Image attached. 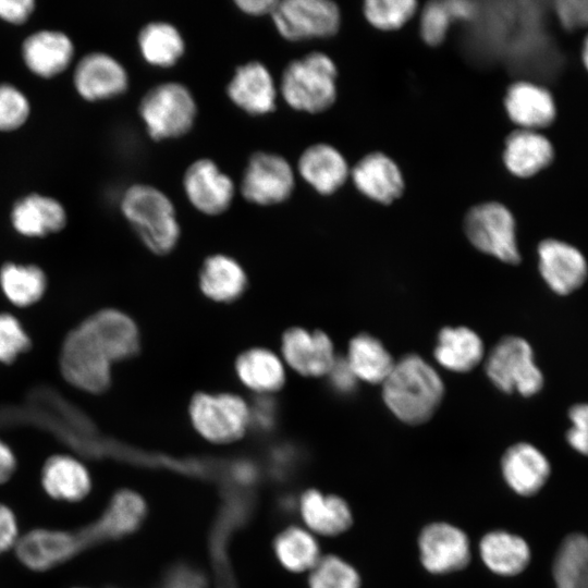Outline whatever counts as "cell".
Returning <instances> with one entry per match:
<instances>
[{"label": "cell", "mask_w": 588, "mask_h": 588, "mask_svg": "<svg viewBox=\"0 0 588 588\" xmlns=\"http://www.w3.org/2000/svg\"><path fill=\"white\" fill-rule=\"evenodd\" d=\"M381 385L385 406L397 419L408 425L429 420L444 395L441 377L417 354H408L396 360Z\"/></svg>", "instance_id": "1"}, {"label": "cell", "mask_w": 588, "mask_h": 588, "mask_svg": "<svg viewBox=\"0 0 588 588\" xmlns=\"http://www.w3.org/2000/svg\"><path fill=\"white\" fill-rule=\"evenodd\" d=\"M120 209L150 252L166 255L174 249L181 229L175 207L162 191L150 184H133L122 194Z\"/></svg>", "instance_id": "2"}, {"label": "cell", "mask_w": 588, "mask_h": 588, "mask_svg": "<svg viewBox=\"0 0 588 588\" xmlns=\"http://www.w3.org/2000/svg\"><path fill=\"white\" fill-rule=\"evenodd\" d=\"M338 71L327 54L313 51L290 61L280 79V94L294 110L320 113L336 99Z\"/></svg>", "instance_id": "3"}, {"label": "cell", "mask_w": 588, "mask_h": 588, "mask_svg": "<svg viewBox=\"0 0 588 588\" xmlns=\"http://www.w3.org/2000/svg\"><path fill=\"white\" fill-rule=\"evenodd\" d=\"M197 112L194 95L179 82L152 86L138 103V115L155 142L180 138L189 133Z\"/></svg>", "instance_id": "4"}, {"label": "cell", "mask_w": 588, "mask_h": 588, "mask_svg": "<svg viewBox=\"0 0 588 588\" xmlns=\"http://www.w3.org/2000/svg\"><path fill=\"white\" fill-rule=\"evenodd\" d=\"M188 412L197 433L215 444L240 440L250 426V408L233 393L199 392L193 396Z\"/></svg>", "instance_id": "5"}, {"label": "cell", "mask_w": 588, "mask_h": 588, "mask_svg": "<svg viewBox=\"0 0 588 588\" xmlns=\"http://www.w3.org/2000/svg\"><path fill=\"white\" fill-rule=\"evenodd\" d=\"M485 369L490 381L504 393L515 391L529 397L540 392L544 383L531 345L516 335L504 336L492 347Z\"/></svg>", "instance_id": "6"}, {"label": "cell", "mask_w": 588, "mask_h": 588, "mask_svg": "<svg viewBox=\"0 0 588 588\" xmlns=\"http://www.w3.org/2000/svg\"><path fill=\"white\" fill-rule=\"evenodd\" d=\"M112 364L83 322L64 339L60 368L64 379L75 388L90 393L105 392L111 384Z\"/></svg>", "instance_id": "7"}, {"label": "cell", "mask_w": 588, "mask_h": 588, "mask_svg": "<svg viewBox=\"0 0 588 588\" xmlns=\"http://www.w3.org/2000/svg\"><path fill=\"white\" fill-rule=\"evenodd\" d=\"M515 229L511 211L495 201L471 207L464 218V231L470 244L511 265L520 261Z\"/></svg>", "instance_id": "8"}, {"label": "cell", "mask_w": 588, "mask_h": 588, "mask_svg": "<svg viewBox=\"0 0 588 588\" xmlns=\"http://www.w3.org/2000/svg\"><path fill=\"white\" fill-rule=\"evenodd\" d=\"M281 37L289 41L328 38L341 25V13L330 0H283L271 14Z\"/></svg>", "instance_id": "9"}, {"label": "cell", "mask_w": 588, "mask_h": 588, "mask_svg": "<svg viewBox=\"0 0 588 588\" xmlns=\"http://www.w3.org/2000/svg\"><path fill=\"white\" fill-rule=\"evenodd\" d=\"M294 187V171L290 162L279 154L261 150L250 155L240 182L243 198L258 206L286 201Z\"/></svg>", "instance_id": "10"}, {"label": "cell", "mask_w": 588, "mask_h": 588, "mask_svg": "<svg viewBox=\"0 0 588 588\" xmlns=\"http://www.w3.org/2000/svg\"><path fill=\"white\" fill-rule=\"evenodd\" d=\"M182 185L193 207L207 216L225 212L235 195L233 180L210 158L192 162L183 174Z\"/></svg>", "instance_id": "11"}, {"label": "cell", "mask_w": 588, "mask_h": 588, "mask_svg": "<svg viewBox=\"0 0 588 588\" xmlns=\"http://www.w3.org/2000/svg\"><path fill=\"white\" fill-rule=\"evenodd\" d=\"M14 549L20 562L36 572L54 568L84 550L77 530L44 527L20 537Z\"/></svg>", "instance_id": "12"}, {"label": "cell", "mask_w": 588, "mask_h": 588, "mask_svg": "<svg viewBox=\"0 0 588 588\" xmlns=\"http://www.w3.org/2000/svg\"><path fill=\"white\" fill-rule=\"evenodd\" d=\"M73 85L84 100L95 102L123 95L128 89L130 78L126 69L114 57L93 51L77 62Z\"/></svg>", "instance_id": "13"}, {"label": "cell", "mask_w": 588, "mask_h": 588, "mask_svg": "<svg viewBox=\"0 0 588 588\" xmlns=\"http://www.w3.org/2000/svg\"><path fill=\"white\" fill-rule=\"evenodd\" d=\"M418 548L422 566L432 574L460 571L470 561L466 534L449 523L427 525L419 535Z\"/></svg>", "instance_id": "14"}, {"label": "cell", "mask_w": 588, "mask_h": 588, "mask_svg": "<svg viewBox=\"0 0 588 588\" xmlns=\"http://www.w3.org/2000/svg\"><path fill=\"white\" fill-rule=\"evenodd\" d=\"M146 513V502L138 493L127 489L118 491L94 524L77 530L83 549L132 534L144 522Z\"/></svg>", "instance_id": "15"}, {"label": "cell", "mask_w": 588, "mask_h": 588, "mask_svg": "<svg viewBox=\"0 0 588 588\" xmlns=\"http://www.w3.org/2000/svg\"><path fill=\"white\" fill-rule=\"evenodd\" d=\"M228 98L252 117L272 113L277 108L278 89L269 69L250 60L238 65L225 86Z\"/></svg>", "instance_id": "16"}, {"label": "cell", "mask_w": 588, "mask_h": 588, "mask_svg": "<svg viewBox=\"0 0 588 588\" xmlns=\"http://www.w3.org/2000/svg\"><path fill=\"white\" fill-rule=\"evenodd\" d=\"M539 272L547 285L559 295H568L587 280L588 265L574 246L553 238L538 245Z\"/></svg>", "instance_id": "17"}, {"label": "cell", "mask_w": 588, "mask_h": 588, "mask_svg": "<svg viewBox=\"0 0 588 588\" xmlns=\"http://www.w3.org/2000/svg\"><path fill=\"white\" fill-rule=\"evenodd\" d=\"M281 350L287 365L305 377L327 376L336 356L323 331L291 328L282 336Z\"/></svg>", "instance_id": "18"}, {"label": "cell", "mask_w": 588, "mask_h": 588, "mask_svg": "<svg viewBox=\"0 0 588 588\" xmlns=\"http://www.w3.org/2000/svg\"><path fill=\"white\" fill-rule=\"evenodd\" d=\"M21 53L24 64L33 74L41 78H52L69 68L75 49L65 33L40 29L24 39Z\"/></svg>", "instance_id": "19"}, {"label": "cell", "mask_w": 588, "mask_h": 588, "mask_svg": "<svg viewBox=\"0 0 588 588\" xmlns=\"http://www.w3.org/2000/svg\"><path fill=\"white\" fill-rule=\"evenodd\" d=\"M13 229L27 237H44L61 231L68 220L64 206L56 198L30 193L19 198L11 210Z\"/></svg>", "instance_id": "20"}, {"label": "cell", "mask_w": 588, "mask_h": 588, "mask_svg": "<svg viewBox=\"0 0 588 588\" xmlns=\"http://www.w3.org/2000/svg\"><path fill=\"white\" fill-rule=\"evenodd\" d=\"M351 175L362 194L383 205L393 203L404 191L399 167L382 152L366 155L354 166Z\"/></svg>", "instance_id": "21"}, {"label": "cell", "mask_w": 588, "mask_h": 588, "mask_svg": "<svg viewBox=\"0 0 588 588\" xmlns=\"http://www.w3.org/2000/svg\"><path fill=\"white\" fill-rule=\"evenodd\" d=\"M83 323L102 345L112 363L137 354L138 329L126 314L113 308L102 309L89 316Z\"/></svg>", "instance_id": "22"}, {"label": "cell", "mask_w": 588, "mask_h": 588, "mask_svg": "<svg viewBox=\"0 0 588 588\" xmlns=\"http://www.w3.org/2000/svg\"><path fill=\"white\" fill-rule=\"evenodd\" d=\"M501 470L513 491L529 497L537 493L548 480L550 464L536 446L519 442L504 452Z\"/></svg>", "instance_id": "23"}, {"label": "cell", "mask_w": 588, "mask_h": 588, "mask_svg": "<svg viewBox=\"0 0 588 588\" xmlns=\"http://www.w3.org/2000/svg\"><path fill=\"white\" fill-rule=\"evenodd\" d=\"M298 511L305 528L315 536H338L353 524L352 511L341 497L317 489H308L301 494Z\"/></svg>", "instance_id": "24"}, {"label": "cell", "mask_w": 588, "mask_h": 588, "mask_svg": "<svg viewBox=\"0 0 588 588\" xmlns=\"http://www.w3.org/2000/svg\"><path fill=\"white\" fill-rule=\"evenodd\" d=\"M41 485L50 498L72 503L85 499L93 487L87 467L66 454L52 455L45 462Z\"/></svg>", "instance_id": "25"}, {"label": "cell", "mask_w": 588, "mask_h": 588, "mask_svg": "<svg viewBox=\"0 0 588 588\" xmlns=\"http://www.w3.org/2000/svg\"><path fill=\"white\" fill-rule=\"evenodd\" d=\"M299 175L321 195L336 192L348 176V167L334 147L319 143L307 147L297 162Z\"/></svg>", "instance_id": "26"}, {"label": "cell", "mask_w": 588, "mask_h": 588, "mask_svg": "<svg viewBox=\"0 0 588 588\" xmlns=\"http://www.w3.org/2000/svg\"><path fill=\"white\" fill-rule=\"evenodd\" d=\"M504 106L510 119L524 130L548 126L555 117L551 94L529 82L512 84L506 90Z\"/></svg>", "instance_id": "27"}, {"label": "cell", "mask_w": 588, "mask_h": 588, "mask_svg": "<svg viewBox=\"0 0 588 588\" xmlns=\"http://www.w3.org/2000/svg\"><path fill=\"white\" fill-rule=\"evenodd\" d=\"M480 336L467 327H445L440 330L433 350L439 365L454 372H467L483 358Z\"/></svg>", "instance_id": "28"}, {"label": "cell", "mask_w": 588, "mask_h": 588, "mask_svg": "<svg viewBox=\"0 0 588 588\" xmlns=\"http://www.w3.org/2000/svg\"><path fill=\"white\" fill-rule=\"evenodd\" d=\"M553 158L551 143L531 130H517L505 139L503 160L511 173L519 177L535 175Z\"/></svg>", "instance_id": "29"}, {"label": "cell", "mask_w": 588, "mask_h": 588, "mask_svg": "<svg viewBox=\"0 0 588 588\" xmlns=\"http://www.w3.org/2000/svg\"><path fill=\"white\" fill-rule=\"evenodd\" d=\"M479 551L485 565L502 576L519 574L530 561V550L526 541L504 530L486 534L480 541Z\"/></svg>", "instance_id": "30"}, {"label": "cell", "mask_w": 588, "mask_h": 588, "mask_svg": "<svg viewBox=\"0 0 588 588\" xmlns=\"http://www.w3.org/2000/svg\"><path fill=\"white\" fill-rule=\"evenodd\" d=\"M142 58L161 69L174 66L184 56L186 44L177 27L166 21H151L137 34Z\"/></svg>", "instance_id": "31"}, {"label": "cell", "mask_w": 588, "mask_h": 588, "mask_svg": "<svg viewBox=\"0 0 588 588\" xmlns=\"http://www.w3.org/2000/svg\"><path fill=\"white\" fill-rule=\"evenodd\" d=\"M199 285L207 297L220 303H230L242 296L247 286V278L235 259L216 254L204 261Z\"/></svg>", "instance_id": "32"}, {"label": "cell", "mask_w": 588, "mask_h": 588, "mask_svg": "<svg viewBox=\"0 0 588 588\" xmlns=\"http://www.w3.org/2000/svg\"><path fill=\"white\" fill-rule=\"evenodd\" d=\"M345 360L358 381L382 384L395 360L380 340L360 333L351 339Z\"/></svg>", "instance_id": "33"}, {"label": "cell", "mask_w": 588, "mask_h": 588, "mask_svg": "<svg viewBox=\"0 0 588 588\" xmlns=\"http://www.w3.org/2000/svg\"><path fill=\"white\" fill-rule=\"evenodd\" d=\"M241 382L260 394L278 391L285 382L284 367L279 357L267 348H249L235 362Z\"/></svg>", "instance_id": "34"}, {"label": "cell", "mask_w": 588, "mask_h": 588, "mask_svg": "<svg viewBox=\"0 0 588 588\" xmlns=\"http://www.w3.org/2000/svg\"><path fill=\"white\" fill-rule=\"evenodd\" d=\"M274 555L282 567L291 573L308 572L320 560L316 536L302 526H289L273 541Z\"/></svg>", "instance_id": "35"}, {"label": "cell", "mask_w": 588, "mask_h": 588, "mask_svg": "<svg viewBox=\"0 0 588 588\" xmlns=\"http://www.w3.org/2000/svg\"><path fill=\"white\" fill-rule=\"evenodd\" d=\"M0 287L12 304L26 307L44 296L47 278L36 265L8 262L0 269Z\"/></svg>", "instance_id": "36"}, {"label": "cell", "mask_w": 588, "mask_h": 588, "mask_svg": "<svg viewBox=\"0 0 588 588\" xmlns=\"http://www.w3.org/2000/svg\"><path fill=\"white\" fill-rule=\"evenodd\" d=\"M556 588H588V537L571 534L560 544L553 563Z\"/></svg>", "instance_id": "37"}, {"label": "cell", "mask_w": 588, "mask_h": 588, "mask_svg": "<svg viewBox=\"0 0 588 588\" xmlns=\"http://www.w3.org/2000/svg\"><path fill=\"white\" fill-rule=\"evenodd\" d=\"M469 1H430L420 15V35L429 46H438L444 40L448 29L455 20L469 19L474 14Z\"/></svg>", "instance_id": "38"}, {"label": "cell", "mask_w": 588, "mask_h": 588, "mask_svg": "<svg viewBox=\"0 0 588 588\" xmlns=\"http://www.w3.org/2000/svg\"><path fill=\"white\" fill-rule=\"evenodd\" d=\"M309 588H359L357 571L340 556L322 555L308 573Z\"/></svg>", "instance_id": "39"}, {"label": "cell", "mask_w": 588, "mask_h": 588, "mask_svg": "<svg viewBox=\"0 0 588 588\" xmlns=\"http://www.w3.org/2000/svg\"><path fill=\"white\" fill-rule=\"evenodd\" d=\"M415 0H367L364 14L367 21L381 30H394L406 24L417 10Z\"/></svg>", "instance_id": "40"}, {"label": "cell", "mask_w": 588, "mask_h": 588, "mask_svg": "<svg viewBox=\"0 0 588 588\" xmlns=\"http://www.w3.org/2000/svg\"><path fill=\"white\" fill-rule=\"evenodd\" d=\"M30 114L26 95L10 83L0 84V132H12L22 127Z\"/></svg>", "instance_id": "41"}, {"label": "cell", "mask_w": 588, "mask_h": 588, "mask_svg": "<svg viewBox=\"0 0 588 588\" xmlns=\"http://www.w3.org/2000/svg\"><path fill=\"white\" fill-rule=\"evenodd\" d=\"M30 347V338L20 320L8 313H0V362L12 363Z\"/></svg>", "instance_id": "42"}, {"label": "cell", "mask_w": 588, "mask_h": 588, "mask_svg": "<svg viewBox=\"0 0 588 588\" xmlns=\"http://www.w3.org/2000/svg\"><path fill=\"white\" fill-rule=\"evenodd\" d=\"M572 421L566 432L568 444L578 453L588 456V403H578L568 411Z\"/></svg>", "instance_id": "43"}, {"label": "cell", "mask_w": 588, "mask_h": 588, "mask_svg": "<svg viewBox=\"0 0 588 588\" xmlns=\"http://www.w3.org/2000/svg\"><path fill=\"white\" fill-rule=\"evenodd\" d=\"M562 25L569 30L588 26V0H562L555 3Z\"/></svg>", "instance_id": "44"}, {"label": "cell", "mask_w": 588, "mask_h": 588, "mask_svg": "<svg viewBox=\"0 0 588 588\" xmlns=\"http://www.w3.org/2000/svg\"><path fill=\"white\" fill-rule=\"evenodd\" d=\"M19 524L12 509L0 503V554L15 547L19 540Z\"/></svg>", "instance_id": "45"}, {"label": "cell", "mask_w": 588, "mask_h": 588, "mask_svg": "<svg viewBox=\"0 0 588 588\" xmlns=\"http://www.w3.org/2000/svg\"><path fill=\"white\" fill-rule=\"evenodd\" d=\"M33 0H0V19L13 25L25 23L35 11Z\"/></svg>", "instance_id": "46"}, {"label": "cell", "mask_w": 588, "mask_h": 588, "mask_svg": "<svg viewBox=\"0 0 588 588\" xmlns=\"http://www.w3.org/2000/svg\"><path fill=\"white\" fill-rule=\"evenodd\" d=\"M332 388L340 393L353 392L357 385V378L347 365L345 357H336L327 375Z\"/></svg>", "instance_id": "47"}, {"label": "cell", "mask_w": 588, "mask_h": 588, "mask_svg": "<svg viewBox=\"0 0 588 588\" xmlns=\"http://www.w3.org/2000/svg\"><path fill=\"white\" fill-rule=\"evenodd\" d=\"M277 406L269 399H260L250 409V425L261 429H268L273 426L277 418Z\"/></svg>", "instance_id": "48"}, {"label": "cell", "mask_w": 588, "mask_h": 588, "mask_svg": "<svg viewBox=\"0 0 588 588\" xmlns=\"http://www.w3.org/2000/svg\"><path fill=\"white\" fill-rule=\"evenodd\" d=\"M278 0H236L234 4L243 13L252 16L271 15Z\"/></svg>", "instance_id": "49"}, {"label": "cell", "mask_w": 588, "mask_h": 588, "mask_svg": "<svg viewBox=\"0 0 588 588\" xmlns=\"http://www.w3.org/2000/svg\"><path fill=\"white\" fill-rule=\"evenodd\" d=\"M16 457L11 448L0 439V485L7 482L15 473Z\"/></svg>", "instance_id": "50"}, {"label": "cell", "mask_w": 588, "mask_h": 588, "mask_svg": "<svg viewBox=\"0 0 588 588\" xmlns=\"http://www.w3.org/2000/svg\"><path fill=\"white\" fill-rule=\"evenodd\" d=\"M583 60H584L586 69L588 70V37L586 38L585 44H584Z\"/></svg>", "instance_id": "51"}, {"label": "cell", "mask_w": 588, "mask_h": 588, "mask_svg": "<svg viewBox=\"0 0 588 588\" xmlns=\"http://www.w3.org/2000/svg\"><path fill=\"white\" fill-rule=\"evenodd\" d=\"M75 588H84V587H75Z\"/></svg>", "instance_id": "52"}]
</instances>
